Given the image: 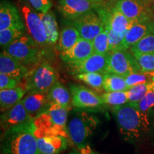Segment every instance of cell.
<instances>
[{
  "mask_svg": "<svg viewBox=\"0 0 154 154\" xmlns=\"http://www.w3.org/2000/svg\"><path fill=\"white\" fill-rule=\"evenodd\" d=\"M34 119L29 114L21 101L8 110L4 111L1 114V129L2 132L19 126V125L31 122Z\"/></svg>",
  "mask_w": 154,
  "mask_h": 154,
  "instance_id": "cell-13",
  "label": "cell"
},
{
  "mask_svg": "<svg viewBox=\"0 0 154 154\" xmlns=\"http://www.w3.org/2000/svg\"><path fill=\"white\" fill-rule=\"evenodd\" d=\"M151 31H152V33L154 34V19L151 22Z\"/></svg>",
  "mask_w": 154,
  "mask_h": 154,
  "instance_id": "cell-39",
  "label": "cell"
},
{
  "mask_svg": "<svg viewBox=\"0 0 154 154\" xmlns=\"http://www.w3.org/2000/svg\"><path fill=\"white\" fill-rule=\"evenodd\" d=\"M112 113L124 139L129 141L139 140L150 131L148 113L143 112L130 103L113 106Z\"/></svg>",
  "mask_w": 154,
  "mask_h": 154,
  "instance_id": "cell-1",
  "label": "cell"
},
{
  "mask_svg": "<svg viewBox=\"0 0 154 154\" xmlns=\"http://www.w3.org/2000/svg\"><path fill=\"white\" fill-rule=\"evenodd\" d=\"M81 38L78 30L74 26H68L61 30L58 41L57 49L63 51L72 47Z\"/></svg>",
  "mask_w": 154,
  "mask_h": 154,
  "instance_id": "cell-22",
  "label": "cell"
},
{
  "mask_svg": "<svg viewBox=\"0 0 154 154\" xmlns=\"http://www.w3.org/2000/svg\"><path fill=\"white\" fill-rule=\"evenodd\" d=\"M136 58L143 72H154V53L133 54Z\"/></svg>",
  "mask_w": 154,
  "mask_h": 154,
  "instance_id": "cell-33",
  "label": "cell"
},
{
  "mask_svg": "<svg viewBox=\"0 0 154 154\" xmlns=\"http://www.w3.org/2000/svg\"><path fill=\"white\" fill-rule=\"evenodd\" d=\"M108 32L109 34V51H117L119 50V47L124 38V35H120V34H116L115 32L111 30L104 29Z\"/></svg>",
  "mask_w": 154,
  "mask_h": 154,
  "instance_id": "cell-35",
  "label": "cell"
},
{
  "mask_svg": "<svg viewBox=\"0 0 154 154\" xmlns=\"http://www.w3.org/2000/svg\"><path fill=\"white\" fill-rule=\"evenodd\" d=\"M69 91L72 106L77 109H96L104 105L101 96L85 86L72 84L69 86Z\"/></svg>",
  "mask_w": 154,
  "mask_h": 154,
  "instance_id": "cell-10",
  "label": "cell"
},
{
  "mask_svg": "<svg viewBox=\"0 0 154 154\" xmlns=\"http://www.w3.org/2000/svg\"><path fill=\"white\" fill-rule=\"evenodd\" d=\"M153 72H136L132 73L125 77L126 82L128 88L140 84L152 82L153 81Z\"/></svg>",
  "mask_w": 154,
  "mask_h": 154,
  "instance_id": "cell-32",
  "label": "cell"
},
{
  "mask_svg": "<svg viewBox=\"0 0 154 154\" xmlns=\"http://www.w3.org/2000/svg\"><path fill=\"white\" fill-rule=\"evenodd\" d=\"M148 4L152 9V10L154 11V0H148Z\"/></svg>",
  "mask_w": 154,
  "mask_h": 154,
  "instance_id": "cell-38",
  "label": "cell"
},
{
  "mask_svg": "<svg viewBox=\"0 0 154 154\" xmlns=\"http://www.w3.org/2000/svg\"><path fill=\"white\" fill-rule=\"evenodd\" d=\"M93 54L92 42L81 37L70 49L61 51L60 57L65 63L69 64L85 60Z\"/></svg>",
  "mask_w": 154,
  "mask_h": 154,
  "instance_id": "cell-14",
  "label": "cell"
},
{
  "mask_svg": "<svg viewBox=\"0 0 154 154\" xmlns=\"http://www.w3.org/2000/svg\"><path fill=\"white\" fill-rule=\"evenodd\" d=\"M153 82V81H152ZM152 82L140 84L130 87L127 90V95L128 98V103L134 104L138 103L145 96L151 87Z\"/></svg>",
  "mask_w": 154,
  "mask_h": 154,
  "instance_id": "cell-29",
  "label": "cell"
},
{
  "mask_svg": "<svg viewBox=\"0 0 154 154\" xmlns=\"http://www.w3.org/2000/svg\"><path fill=\"white\" fill-rule=\"evenodd\" d=\"M69 154H82L81 152H78V151H73V152H71V153H69Z\"/></svg>",
  "mask_w": 154,
  "mask_h": 154,
  "instance_id": "cell-40",
  "label": "cell"
},
{
  "mask_svg": "<svg viewBox=\"0 0 154 154\" xmlns=\"http://www.w3.org/2000/svg\"><path fill=\"white\" fill-rule=\"evenodd\" d=\"M76 79L85 83L96 91H101L103 88L104 74L99 72L82 73L74 75Z\"/></svg>",
  "mask_w": 154,
  "mask_h": 154,
  "instance_id": "cell-26",
  "label": "cell"
},
{
  "mask_svg": "<svg viewBox=\"0 0 154 154\" xmlns=\"http://www.w3.org/2000/svg\"><path fill=\"white\" fill-rule=\"evenodd\" d=\"M46 111H47L51 120L57 126L63 128H67L66 123L68 118V109L59 104L51 103L49 104Z\"/></svg>",
  "mask_w": 154,
  "mask_h": 154,
  "instance_id": "cell-25",
  "label": "cell"
},
{
  "mask_svg": "<svg viewBox=\"0 0 154 154\" xmlns=\"http://www.w3.org/2000/svg\"><path fill=\"white\" fill-rule=\"evenodd\" d=\"M153 82H154V72H153Z\"/></svg>",
  "mask_w": 154,
  "mask_h": 154,
  "instance_id": "cell-41",
  "label": "cell"
},
{
  "mask_svg": "<svg viewBox=\"0 0 154 154\" xmlns=\"http://www.w3.org/2000/svg\"><path fill=\"white\" fill-rule=\"evenodd\" d=\"M151 22L152 20H145L135 22L126 32L119 47V50L128 51L142 38L147 34L152 33Z\"/></svg>",
  "mask_w": 154,
  "mask_h": 154,
  "instance_id": "cell-18",
  "label": "cell"
},
{
  "mask_svg": "<svg viewBox=\"0 0 154 154\" xmlns=\"http://www.w3.org/2000/svg\"><path fill=\"white\" fill-rule=\"evenodd\" d=\"M26 93L24 88L20 86L14 88L0 90V107L2 112L8 110L20 102Z\"/></svg>",
  "mask_w": 154,
  "mask_h": 154,
  "instance_id": "cell-21",
  "label": "cell"
},
{
  "mask_svg": "<svg viewBox=\"0 0 154 154\" xmlns=\"http://www.w3.org/2000/svg\"><path fill=\"white\" fill-rule=\"evenodd\" d=\"M22 101L29 114L33 119L47 110L49 106L47 94L42 92H27Z\"/></svg>",
  "mask_w": 154,
  "mask_h": 154,
  "instance_id": "cell-19",
  "label": "cell"
},
{
  "mask_svg": "<svg viewBox=\"0 0 154 154\" xmlns=\"http://www.w3.org/2000/svg\"><path fill=\"white\" fill-rule=\"evenodd\" d=\"M132 54L154 53V34L150 33L130 48Z\"/></svg>",
  "mask_w": 154,
  "mask_h": 154,
  "instance_id": "cell-27",
  "label": "cell"
},
{
  "mask_svg": "<svg viewBox=\"0 0 154 154\" xmlns=\"http://www.w3.org/2000/svg\"><path fill=\"white\" fill-rule=\"evenodd\" d=\"M20 82L16 79L0 73V89H9L19 86Z\"/></svg>",
  "mask_w": 154,
  "mask_h": 154,
  "instance_id": "cell-36",
  "label": "cell"
},
{
  "mask_svg": "<svg viewBox=\"0 0 154 154\" xmlns=\"http://www.w3.org/2000/svg\"><path fill=\"white\" fill-rule=\"evenodd\" d=\"M30 70L37 65L41 57L39 45L27 34H23L18 39L3 50Z\"/></svg>",
  "mask_w": 154,
  "mask_h": 154,
  "instance_id": "cell-5",
  "label": "cell"
},
{
  "mask_svg": "<svg viewBox=\"0 0 154 154\" xmlns=\"http://www.w3.org/2000/svg\"><path fill=\"white\" fill-rule=\"evenodd\" d=\"M98 124L99 119L86 111H79L69 120L67 126L69 138L82 154H93L88 139Z\"/></svg>",
  "mask_w": 154,
  "mask_h": 154,
  "instance_id": "cell-3",
  "label": "cell"
},
{
  "mask_svg": "<svg viewBox=\"0 0 154 154\" xmlns=\"http://www.w3.org/2000/svg\"><path fill=\"white\" fill-rule=\"evenodd\" d=\"M45 26L47 34L48 44L49 45L54 44L59 38L57 22L55 16L51 11H49L47 13H38Z\"/></svg>",
  "mask_w": 154,
  "mask_h": 154,
  "instance_id": "cell-24",
  "label": "cell"
},
{
  "mask_svg": "<svg viewBox=\"0 0 154 154\" xmlns=\"http://www.w3.org/2000/svg\"><path fill=\"white\" fill-rule=\"evenodd\" d=\"M22 12L30 36L39 47L48 45L47 31L38 13L34 12L29 7L26 5L22 7Z\"/></svg>",
  "mask_w": 154,
  "mask_h": 154,
  "instance_id": "cell-11",
  "label": "cell"
},
{
  "mask_svg": "<svg viewBox=\"0 0 154 154\" xmlns=\"http://www.w3.org/2000/svg\"><path fill=\"white\" fill-rule=\"evenodd\" d=\"M34 128L32 121L2 132L1 154H42Z\"/></svg>",
  "mask_w": 154,
  "mask_h": 154,
  "instance_id": "cell-2",
  "label": "cell"
},
{
  "mask_svg": "<svg viewBox=\"0 0 154 154\" xmlns=\"http://www.w3.org/2000/svg\"><path fill=\"white\" fill-rule=\"evenodd\" d=\"M106 72L126 77L132 73L143 72L136 58L128 51H109Z\"/></svg>",
  "mask_w": 154,
  "mask_h": 154,
  "instance_id": "cell-6",
  "label": "cell"
},
{
  "mask_svg": "<svg viewBox=\"0 0 154 154\" xmlns=\"http://www.w3.org/2000/svg\"><path fill=\"white\" fill-rule=\"evenodd\" d=\"M107 54H99L94 53L93 54L79 62L69 63V69L72 74L76 75L82 73L99 72L106 73L108 65Z\"/></svg>",
  "mask_w": 154,
  "mask_h": 154,
  "instance_id": "cell-12",
  "label": "cell"
},
{
  "mask_svg": "<svg viewBox=\"0 0 154 154\" xmlns=\"http://www.w3.org/2000/svg\"><path fill=\"white\" fill-rule=\"evenodd\" d=\"M23 34L24 31L17 28H8L0 30V45L3 49L10 45L11 43L18 39Z\"/></svg>",
  "mask_w": 154,
  "mask_h": 154,
  "instance_id": "cell-30",
  "label": "cell"
},
{
  "mask_svg": "<svg viewBox=\"0 0 154 154\" xmlns=\"http://www.w3.org/2000/svg\"><path fill=\"white\" fill-rule=\"evenodd\" d=\"M29 69L5 51L0 54V73L22 82L28 74Z\"/></svg>",
  "mask_w": 154,
  "mask_h": 154,
  "instance_id": "cell-17",
  "label": "cell"
},
{
  "mask_svg": "<svg viewBox=\"0 0 154 154\" xmlns=\"http://www.w3.org/2000/svg\"><path fill=\"white\" fill-rule=\"evenodd\" d=\"M143 112L148 113L154 107V82H152L151 87L145 96L138 103L132 104Z\"/></svg>",
  "mask_w": 154,
  "mask_h": 154,
  "instance_id": "cell-34",
  "label": "cell"
},
{
  "mask_svg": "<svg viewBox=\"0 0 154 154\" xmlns=\"http://www.w3.org/2000/svg\"><path fill=\"white\" fill-rule=\"evenodd\" d=\"M101 97L104 104L112 106H117L128 103L126 91L106 92L101 95Z\"/></svg>",
  "mask_w": 154,
  "mask_h": 154,
  "instance_id": "cell-28",
  "label": "cell"
},
{
  "mask_svg": "<svg viewBox=\"0 0 154 154\" xmlns=\"http://www.w3.org/2000/svg\"><path fill=\"white\" fill-rule=\"evenodd\" d=\"M57 154H60V153H57Z\"/></svg>",
  "mask_w": 154,
  "mask_h": 154,
  "instance_id": "cell-42",
  "label": "cell"
},
{
  "mask_svg": "<svg viewBox=\"0 0 154 154\" xmlns=\"http://www.w3.org/2000/svg\"><path fill=\"white\" fill-rule=\"evenodd\" d=\"M94 53L99 54H107L109 52V34L104 29L94 38L92 41Z\"/></svg>",
  "mask_w": 154,
  "mask_h": 154,
  "instance_id": "cell-31",
  "label": "cell"
},
{
  "mask_svg": "<svg viewBox=\"0 0 154 154\" xmlns=\"http://www.w3.org/2000/svg\"><path fill=\"white\" fill-rule=\"evenodd\" d=\"M17 28L25 32V26L16 6L6 0L0 5V30Z\"/></svg>",
  "mask_w": 154,
  "mask_h": 154,
  "instance_id": "cell-16",
  "label": "cell"
},
{
  "mask_svg": "<svg viewBox=\"0 0 154 154\" xmlns=\"http://www.w3.org/2000/svg\"><path fill=\"white\" fill-rule=\"evenodd\" d=\"M115 7L127 19L134 22L153 19L152 9L143 0H118Z\"/></svg>",
  "mask_w": 154,
  "mask_h": 154,
  "instance_id": "cell-9",
  "label": "cell"
},
{
  "mask_svg": "<svg viewBox=\"0 0 154 154\" xmlns=\"http://www.w3.org/2000/svg\"><path fill=\"white\" fill-rule=\"evenodd\" d=\"M36 136L39 151L42 154H57L68 148V140L59 135L34 134Z\"/></svg>",
  "mask_w": 154,
  "mask_h": 154,
  "instance_id": "cell-15",
  "label": "cell"
},
{
  "mask_svg": "<svg viewBox=\"0 0 154 154\" xmlns=\"http://www.w3.org/2000/svg\"><path fill=\"white\" fill-rule=\"evenodd\" d=\"M103 89L106 92L127 91L128 89L125 77L120 75L106 72L103 78Z\"/></svg>",
  "mask_w": 154,
  "mask_h": 154,
  "instance_id": "cell-23",
  "label": "cell"
},
{
  "mask_svg": "<svg viewBox=\"0 0 154 154\" xmlns=\"http://www.w3.org/2000/svg\"><path fill=\"white\" fill-rule=\"evenodd\" d=\"M31 5L40 12L47 13L50 10L52 3L50 0H28Z\"/></svg>",
  "mask_w": 154,
  "mask_h": 154,
  "instance_id": "cell-37",
  "label": "cell"
},
{
  "mask_svg": "<svg viewBox=\"0 0 154 154\" xmlns=\"http://www.w3.org/2000/svg\"><path fill=\"white\" fill-rule=\"evenodd\" d=\"M23 81V88L26 93L35 91L47 94L58 81V73L49 63L42 62L30 69Z\"/></svg>",
  "mask_w": 154,
  "mask_h": 154,
  "instance_id": "cell-4",
  "label": "cell"
},
{
  "mask_svg": "<svg viewBox=\"0 0 154 154\" xmlns=\"http://www.w3.org/2000/svg\"><path fill=\"white\" fill-rule=\"evenodd\" d=\"M105 5L104 0H59L58 2L59 11L69 21Z\"/></svg>",
  "mask_w": 154,
  "mask_h": 154,
  "instance_id": "cell-7",
  "label": "cell"
},
{
  "mask_svg": "<svg viewBox=\"0 0 154 154\" xmlns=\"http://www.w3.org/2000/svg\"><path fill=\"white\" fill-rule=\"evenodd\" d=\"M72 26L78 30L80 36L88 41H93L98 34L104 30V25L99 14L94 11H88L70 21Z\"/></svg>",
  "mask_w": 154,
  "mask_h": 154,
  "instance_id": "cell-8",
  "label": "cell"
},
{
  "mask_svg": "<svg viewBox=\"0 0 154 154\" xmlns=\"http://www.w3.org/2000/svg\"><path fill=\"white\" fill-rule=\"evenodd\" d=\"M47 96L49 104L51 103L59 104L66 108L69 111L73 106L70 91H69L62 83L59 81H57L51 86L49 91H48Z\"/></svg>",
  "mask_w": 154,
  "mask_h": 154,
  "instance_id": "cell-20",
  "label": "cell"
}]
</instances>
